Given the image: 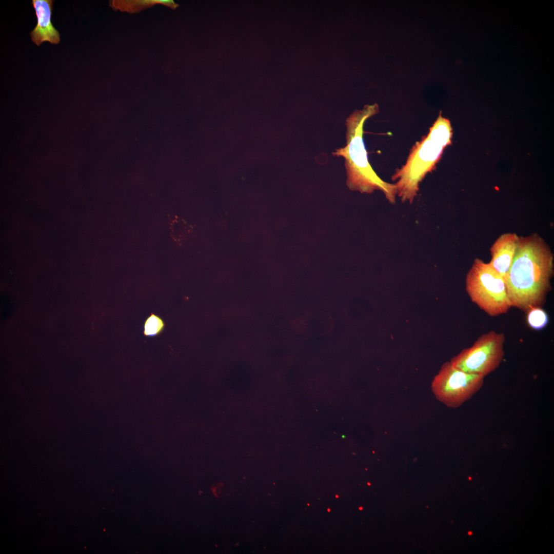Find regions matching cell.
<instances>
[{
  "mask_svg": "<svg viewBox=\"0 0 554 554\" xmlns=\"http://www.w3.org/2000/svg\"><path fill=\"white\" fill-rule=\"evenodd\" d=\"M505 336L491 330L480 336L473 345L450 360L456 368L485 377L500 366L504 355Z\"/></svg>",
  "mask_w": 554,
  "mask_h": 554,
  "instance_id": "5",
  "label": "cell"
},
{
  "mask_svg": "<svg viewBox=\"0 0 554 554\" xmlns=\"http://www.w3.org/2000/svg\"><path fill=\"white\" fill-rule=\"evenodd\" d=\"M526 313L528 325L533 329H543L548 323V316L541 307L531 308Z\"/></svg>",
  "mask_w": 554,
  "mask_h": 554,
  "instance_id": "9",
  "label": "cell"
},
{
  "mask_svg": "<svg viewBox=\"0 0 554 554\" xmlns=\"http://www.w3.org/2000/svg\"><path fill=\"white\" fill-rule=\"evenodd\" d=\"M471 301L490 316L506 313L511 307L504 279L487 263L476 258L466 277Z\"/></svg>",
  "mask_w": 554,
  "mask_h": 554,
  "instance_id": "4",
  "label": "cell"
},
{
  "mask_svg": "<svg viewBox=\"0 0 554 554\" xmlns=\"http://www.w3.org/2000/svg\"><path fill=\"white\" fill-rule=\"evenodd\" d=\"M377 104L365 105L357 110L346 120V145L335 150L333 155L342 156L347 173L346 184L351 190L371 193L382 191L391 204L395 202L397 189L394 184L384 181L372 168L363 141L364 125L366 121L379 112Z\"/></svg>",
  "mask_w": 554,
  "mask_h": 554,
  "instance_id": "2",
  "label": "cell"
},
{
  "mask_svg": "<svg viewBox=\"0 0 554 554\" xmlns=\"http://www.w3.org/2000/svg\"><path fill=\"white\" fill-rule=\"evenodd\" d=\"M553 254L537 233L519 236L518 247L504 280L511 307L526 313L541 307L551 290Z\"/></svg>",
  "mask_w": 554,
  "mask_h": 554,
  "instance_id": "1",
  "label": "cell"
},
{
  "mask_svg": "<svg viewBox=\"0 0 554 554\" xmlns=\"http://www.w3.org/2000/svg\"><path fill=\"white\" fill-rule=\"evenodd\" d=\"M452 129L450 121L441 111L428 133L412 147L406 162L391 176L397 194L403 202L411 203L419 191V184L426 175L436 169L444 149L451 143Z\"/></svg>",
  "mask_w": 554,
  "mask_h": 554,
  "instance_id": "3",
  "label": "cell"
},
{
  "mask_svg": "<svg viewBox=\"0 0 554 554\" xmlns=\"http://www.w3.org/2000/svg\"><path fill=\"white\" fill-rule=\"evenodd\" d=\"M484 378L464 372L450 361L446 362L432 381L431 391L436 399L447 407L458 408L480 390Z\"/></svg>",
  "mask_w": 554,
  "mask_h": 554,
  "instance_id": "6",
  "label": "cell"
},
{
  "mask_svg": "<svg viewBox=\"0 0 554 554\" xmlns=\"http://www.w3.org/2000/svg\"><path fill=\"white\" fill-rule=\"evenodd\" d=\"M165 327L163 320L160 316L151 313L144 322L143 334L146 337H155L163 332Z\"/></svg>",
  "mask_w": 554,
  "mask_h": 554,
  "instance_id": "10",
  "label": "cell"
},
{
  "mask_svg": "<svg viewBox=\"0 0 554 554\" xmlns=\"http://www.w3.org/2000/svg\"><path fill=\"white\" fill-rule=\"evenodd\" d=\"M519 241L516 233H505L500 235L492 245L490 266L504 279L515 256Z\"/></svg>",
  "mask_w": 554,
  "mask_h": 554,
  "instance_id": "7",
  "label": "cell"
},
{
  "mask_svg": "<svg viewBox=\"0 0 554 554\" xmlns=\"http://www.w3.org/2000/svg\"><path fill=\"white\" fill-rule=\"evenodd\" d=\"M53 2L52 0L32 1L37 22L34 29L31 32L30 36L32 42L37 46H39L45 41L54 44H57L60 41V33L54 27L51 21Z\"/></svg>",
  "mask_w": 554,
  "mask_h": 554,
  "instance_id": "8",
  "label": "cell"
}]
</instances>
